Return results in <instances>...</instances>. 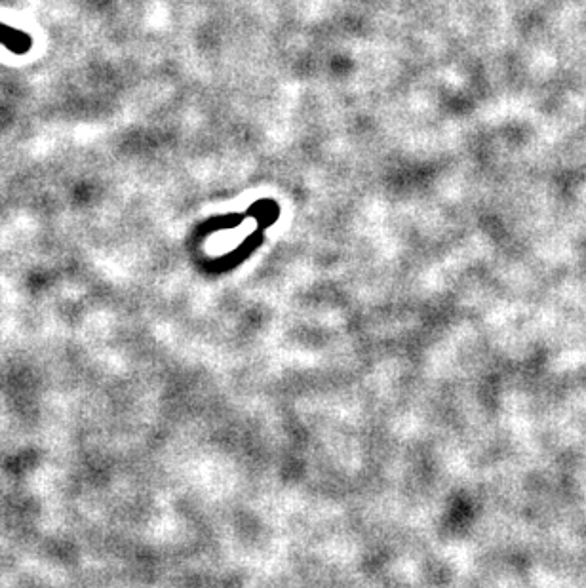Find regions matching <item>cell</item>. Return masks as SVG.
I'll list each match as a JSON object with an SVG mask.
<instances>
[{"instance_id": "cell-1", "label": "cell", "mask_w": 586, "mask_h": 588, "mask_svg": "<svg viewBox=\"0 0 586 588\" xmlns=\"http://www.w3.org/2000/svg\"><path fill=\"white\" fill-rule=\"evenodd\" d=\"M0 44H4L10 52L25 54V52H29L33 40L29 35L21 33L18 29H12V27L0 23Z\"/></svg>"}]
</instances>
